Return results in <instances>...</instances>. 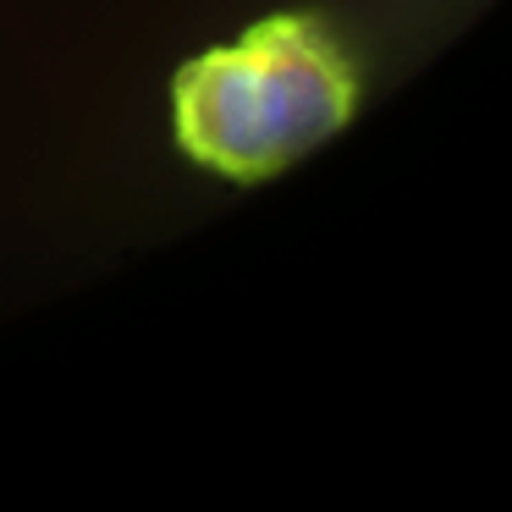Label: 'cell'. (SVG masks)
Instances as JSON below:
<instances>
[{"mask_svg":"<svg viewBox=\"0 0 512 512\" xmlns=\"http://www.w3.org/2000/svg\"><path fill=\"white\" fill-rule=\"evenodd\" d=\"M358 94V61L325 17L270 12L182 61L171 78V127L193 166L254 188L347 133Z\"/></svg>","mask_w":512,"mask_h":512,"instance_id":"1","label":"cell"}]
</instances>
